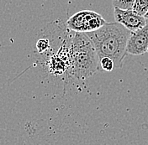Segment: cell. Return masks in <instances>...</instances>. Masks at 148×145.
I'll return each mask as SVG.
<instances>
[{
    "mask_svg": "<svg viewBox=\"0 0 148 145\" xmlns=\"http://www.w3.org/2000/svg\"><path fill=\"white\" fill-rule=\"evenodd\" d=\"M131 31L117 22L106 23L100 29L87 33L94 46L99 60L110 57L117 68L123 65L127 54V43Z\"/></svg>",
    "mask_w": 148,
    "mask_h": 145,
    "instance_id": "cell-1",
    "label": "cell"
},
{
    "mask_svg": "<svg viewBox=\"0 0 148 145\" xmlns=\"http://www.w3.org/2000/svg\"><path fill=\"white\" fill-rule=\"evenodd\" d=\"M69 74L78 80L92 76L99 68V58L94 46L85 33H78L73 37L70 46Z\"/></svg>",
    "mask_w": 148,
    "mask_h": 145,
    "instance_id": "cell-2",
    "label": "cell"
},
{
    "mask_svg": "<svg viewBox=\"0 0 148 145\" xmlns=\"http://www.w3.org/2000/svg\"><path fill=\"white\" fill-rule=\"evenodd\" d=\"M106 23L99 14L91 10H83L68 18L67 26L73 31L87 34L100 29Z\"/></svg>",
    "mask_w": 148,
    "mask_h": 145,
    "instance_id": "cell-3",
    "label": "cell"
},
{
    "mask_svg": "<svg viewBox=\"0 0 148 145\" xmlns=\"http://www.w3.org/2000/svg\"><path fill=\"white\" fill-rule=\"evenodd\" d=\"M114 17L115 22L122 25L131 32L138 30L147 24V19L143 16L137 14L135 11H133V9L114 8Z\"/></svg>",
    "mask_w": 148,
    "mask_h": 145,
    "instance_id": "cell-4",
    "label": "cell"
},
{
    "mask_svg": "<svg viewBox=\"0 0 148 145\" xmlns=\"http://www.w3.org/2000/svg\"><path fill=\"white\" fill-rule=\"evenodd\" d=\"M127 54L141 55L148 50V24L136 31L131 32L127 43Z\"/></svg>",
    "mask_w": 148,
    "mask_h": 145,
    "instance_id": "cell-5",
    "label": "cell"
},
{
    "mask_svg": "<svg viewBox=\"0 0 148 145\" xmlns=\"http://www.w3.org/2000/svg\"><path fill=\"white\" fill-rule=\"evenodd\" d=\"M132 9L137 14L145 17L148 12V0H135Z\"/></svg>",
    "mask_w": 148,
    "mask_h": 145,
    "instance_id": "cell-6",
    "label": "cell"
},
{
    "mask_svg": "<svg viewBox=\"0 0 148 145\" xmlns=\"http://www.w3.org/2000/svg\"><path fill=\"white\" fill-rule=\"evenodd\" d=\"M99 67L104 71L110 72L115 67V64L114 61L110 57H103L99 60Z\"/></svg>",
    "mask_w": 148,
    "mask_h": 145,
    "instance_id": "cell-7",
    "label": "cell"
},
{
    "mask_svg": "<svg viewBox=\"0 0 148 145\" xmlns=\"http://www.w3.org/2000/svg\"><path fill=\"white\" fill-rule=\"evenodd\" d=\"M135 0H112L114 8L121 9H132Z\"/></svg>",
    "mask_w": 148,
    "mask_h": 145,
    "instance_id": "cell-8",
    "label": "cell"
},
{
    "mask_svg": "<svg viewBox=\"0 0 148 145\" xmlns=\"http://www.w3.org/2000/svg\"><path fill=\"white\" fill-rule=\"evenodd\" d=\"M145 18H147V20H148V12H147V14L145 15Z\"/></svg>",
    "mask_w": 148,
    "mask_h": 145,
    "instance_id": "cell-9",
    "label": "cell"
},
{
    "mask_svg": "<svg viewBox=\"0 0 148 145\" xmlns=\"http://www.w3.org/2000/svg\"><path fill=\"white\" fill-rule=\"evenodd\" d=\"M147 53H148V50H147Z\"/></svg>",
    "mask_w": 148,
    "mask_h": 145,
    "instance_id": "cell-10",
    "label": "cell"
}]
</instances>
